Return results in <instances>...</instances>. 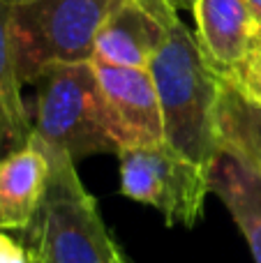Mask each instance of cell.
<instances>
[{
	"label": "cell",
	"instance_id": "20",
	"mask_svg": "<svg viewBox=\"0 0 261 263\" xmlns=\"http://www.w3.org/2000/svg\"><path fill=\"white\" fill-rule=\"evenodd\" d=\"M32 263H40V261H35V259H32Z\"/></svg>",
	"mask_w": 261,
	"mask_h": 263
},
{
	"label": "cell",
	"instance_id": "16",
	"mask_svg": "<svg viewBox=\"0 0 261 263\" xmlns=\"http://www.w3.org/2000/svg\"><path fill=\"white\" fill-rule=\"evenodd\" d=\"M176 9H194V3L197 0H169Z\"/></svg>",
	"mask_w": 261,
	"mask_h": 263
},
{
	"label": "cell",
	"instance_id": "1",
	"mask_svg": "<svg viewBox=\"0 0 261 263\" xmlns=\"http://www.w3.org/2000/svg\"><path fill=\"white\" fill-rule=\"evenodd\" d=\"M160 97L164 120V143L188 159L213 166L220 155L215 129L222 74L208 65L197 37L183 21L176 23L148 65Z\"/></svg>",
	"mask_w": 261,
	"mask_h": 263
},
{
	"label": "cell",
	"instance_id": "14",
	"mask_svg": "<svg viewBox=\"0 0 261 263\" xmlns=\"http://www.w3.org/2000/svg\"><path fill=\"white\" fill-rule=\"evenodd\" d=\"M0 263H32V256L9 233L0 231Z\"/></svg>",
	"mask_w": 261,
	"mask_h": 263
},
{
	"label": "cell",
	"instance_id": "15",
	"mask_svg": "<svg viewBox=\"0 0 261 263\" xmlns=\"http://www.w3.org/2000/svg\"><path fill=\"white\" fill-rule=\"evenodd\" d=\"M111 263H129L127 256L123 254V250L116 245V240H111Z\"/></svg>",
	"mask_w": 261,
	"mask_h": 263
},
{
	"label": "cell",
	"instance_id": "2",
	"mask_svg": "<svg viewBox=\"0 0 261 263\" xmlns=\"http://www.w3.org/2000/svg\"><path fill=\"white\" fill-rule=\"evenodd\" d=\"M32 86V136L44 148L60 150L74 164L100 153L118 155L92 60L49 65Z\"/></svg>",
	"mask_w": 261,
	"mask_h": 263
},
{
	"label": "cell",
	"instance_id": "10",
	"mask_svg": "<svg viewBox=\"0 0 261 263\" xmlns=\"http://www.w3.org/2000/svg\"><path fill=\"white\" fill-rule=\"evenodd\" d=\"M215 129L220 153L236 157L261 178V100L234 79L222 77Z\"/></svg>",
	"mask_w": 261,
	"mask_h": 263
},
{
	"label": "cell",
	"instance_id": "5",
	"mask_svg": "<svg viewBox=\"0 0 261 263\" xmlns=\"http://www.w3.org/2000/svg\"><path fill=\"white\" fill-rule=\"evenodd\" d=\"M123 196L160 210L169 227H194L211 194V168L188 159L169 143L118 153Z\"/></svg>",
	"mask_w": 261,
	"mask_h": 263
},
{
	"label": "cell",
	"instance_id": "17",
	"mask_svg": "<svg viewBox=\"0 0 261 263\" xmlns=\"http://www.w3.org/2000/svg\"><path fill=\"white\" fill-rule=\"evenodd\" d=\"M245 3L250 5V9L254 12V16H257L259 21H261V0H245Z\"/></svg>",
	"mask_w": 261,
	"mask_h": 263
},
{
	"label": "cell",
	"instance_id": "3",
	"mask_svg": "<svg viewBox=\"0 0 261 263\" xmlns=\"http://www.w3.org/2000/svg\"><path fill=\"white\" fill-rule=\"evenodd\" d=\"M44 153L51 173L44 203L26 233L30 256L40 263H111L114 238L102 222L97 201L83 187L77 164L60 150L44 148Z\"/></svg>",
	"mask_w": 261,
	"mask_h": 263
},
{
	"label": "cell",
	"instance_id": "19",
	"mask_svg": "<svg viewBox=\"0 0 261 263\" xmlns=\"http://www.w3.org/2000/svg\"><path fill=\"white\" fill-rule=\"evenodd\" d=\"M7 3H16V0H7Z\"/></svg>",
	"mask_w": 261,
	"mask_h": 263
},
{
	"label": "cell",
	"instance_id": "18",
	"mask_svg": "<svg viewBox=\"0 0 261 263\" xmlns=\"http://www.w3.org/2000/svg\"><path fill=\"white\" fill-rule=\"evenodd\" d=\"M259 35H261V21H259Z\"/></svg>",
	"mask_w": 261,
	"mask_h": 263
},
{
	"label": "cell",
	"instance_id": "9",
	"mask_svg": "<svg viewBox=\"0 0 261 263\" xmlns=\"http://www.w3.org/2000/svg\"><path fill=\"white\" fill-rule=\"evenodd\" d=\"M49 173V157L35 136L0 157V231L26 236L44 203Z\"/></svg>",
	"mask_w": 261,
	"mask_h": 263
},
{
	"label": "cell",
	"instance_id": "8",
	"mask_svg": "<svg viewBox=\"0 0 261 263\" xmlns=\"http://www.w3.org/2000/svg\"><path fill=\"white\" fill-rule=\"evenodd\" d=\"M197 44L215 72L238 79L259 42V18L245 0H197Z\"/></svg>",
	"mask_w": 261,
	"mask_h": 263
},
{
	"label": "cell",
	"instance_id": "11",
	"mask_svg": "<svg viewBox=\"0 0 261 263\" xmlns=\"http://www.w3.org/2000/svg\"><path fill=\"white\" fill-rule=\"evenodd\" d=\"M211 192L227 205L254 263H261V178L236 157L220 153L211 166Z\"/></svg>",
	"mask_w": 261,
	"mask_h": 263
},
{
	"label": "cell",
	"instance_id": "13",
	"mask_svg": "<svg viewBox=\"0 0 261 263\" xmlns=\"http://www.w3.org/2000/svg\"><path fill=\"white\" fill-rule=\"evenodd\" d=\"M234 81H238L250 95H254L257 100H261V37H259L257 46H254L252 55H250L248 65H245V69L240 72L238 79H234Z\"/></svg>",
	"mask_w": 261,
	"mask_h": 263
},
{
	"label": "cell",
	"instance_id": "6",
	"mask_svg": "<svg viewBox=\"0 0 261 263\" xmlns=\"http://www.w3.org/2000/svg\"><path fill=\"white\" fill-rule=\"evenodd\" d=\"M178 21L169 0H111L97 30L92 60L148 69Z\"/></svg>",
	"mask_w": 261,
	"mask_h": 263
},
{
	"label": "cell",
	"instance_id": "12",
	"mask_svg": "<svg viewBox=\"0 0 261 263\" xmlns=\"http://www.w3.org/2000/svg\"><path fill=\"white\" fill-rule=\"evenodd\" d=\"M21 86L9 37V3L0 0V157L23 148L32 136V118Z\"/></svg>",
	"mask_w": 261,
	"mask_h": 263
},
{
	"label": "cell",
	"instance_id": "7",
	"mask_svg": "<svg viewBox=\"0 0 261 263\" xmlns=\"http://www.w3.org/2000/svg\"><path fill=\"white\" fill-rule=\"evenodd\" d=\"M102 86L109 132L120 150L164 143L160 97L148 69L92 60Z\"/></svg>",
	"mask_w": 261,
	"mask_h": 263
},
{
	"label": "cell",
	"instance_id": "4",
	"mask_svg": "<svg viewBox=\"0 0 261 263\" xmlns=\"http://www.w3.org/2000/svg\"><path fill=\"white\" fill-rule=\"evenodd\" d=\"M111 0L9 3V37L21 83H35L49 65L86 63Z\"/></svg>",
	"mask_w": 261,
	"mask_h": 263
}]
</instances>
